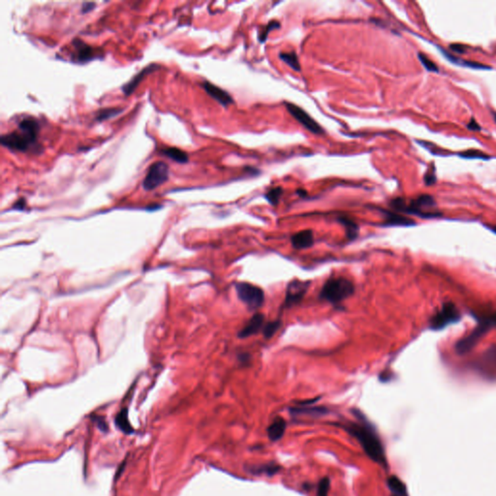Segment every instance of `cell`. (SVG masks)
<instances>
[{"instance_id": "6da1fadb", "label": "cell", "mask_w": 496, "mask_h": 496, "mask_svg": "<svg viewBox=\"0 0 496 496\" xmlns=\"http://www.w3.org/2000/svg\"><path fill=\"white\" fill-rule=\"evenodd\" d=\"M359 422H349L343 425L349 434L354 436L361 444L368 456L383 467L387 466L385 450L375 427L367 420L359 410H353Z\"/></svg>"}, {"instance_id": "7a4b0ae2", "label": "cell", "mask_w": 496, "mask_h": 496, "mask_svg": "<svg viewBox=\"0 0 496 496\" xmlns=\"http://www.w3.org/2000/svg\"><path fill=\"white\" fill-rule=\"evenodd\" d=\"M39 130L40 125L35 119L25 118L19 124L18 130L0 138L1 145L14 151L25 152L35 146Z\"/></svg>"}, {"instance_id": "3957f363", "label": "cell", "mask_w": 496, "mask_h": 496, "mask_svg": "<svg viewBox=\"0 0 496 496\" xmlns=\"http://www.w3.org/2000/svg\"><path fill=\"white\" fill-rule=\"evenodd\" d=\"M435 206V200L432 196L422 194L417 198L406 202L403 198H396L391 201V207L399 212L414 214L422 218H435L441 215L440 212H432L429 209Z\"/></svg>"}, {"instance_id": "277c9868", "label": "cell", "mask_w": 496, "mask_h": 496, "mask_svg": "<svg viewBox=\"0 0 496 496\" xmlns=\"http://www.w3.org/2000/svg\"><path fill=\"white\" fill-rule=\"evenodd\" d=\"M354 284L345 277H331L323 286L320 298L332 304H337L354 294Z\"/></svg>"}, {"instance_id": "5b68a950", "label": "cell", "mask_w": 496, "mask_h": 496, "mask_svg": "<svg viewBox=\"0 0 496 496\" xmlns=\"http://www.w3.org/2000/svg\"><path fill=\"white\" fill-rule=\"evenodd\" d=\"M494 326L491 317L483 318L478 326L472 331L469 334L465 337L459 339L455 344V351L459 355H463L471 351L473 348L477 345V343L481 340V338L490 331V329Z\"/></svg>"}, {"instance_id": "8992f818", "label": "cell", "mask_w": 496, "mask_h": 496, "mask_svg": "<svg viewBox=\"0 0 496 496\" xmlns=\"http://www.w3.org/2000/svg\"><path fill=\"white\" fill-rule=\"evenodd\" d=\"M237 295L250 310L258 309L262 306L265 300L264 291L256 285L248 282H241L236 285Z\"/></svg>"}, {"instance_id": "52a82bcc", "label": "cell", "mask_w": 496, "mask_h": 496, "mask_svg": "<svg viewBox=\"0 0 496 496\" xmlns=\"http://www.w3.org/2000/svg\"><path fill=\"white\" fill-rule=\"evenodd\" d=\"M168 179L169 166L162 161L154 162L149 166L148 173L143 181V187L147 191H151L165 183Z\"/></svg>"}, {"instance_id": "ba28073f", "label": "cell", "mask_w": 496, "mask_h": 496, "mask_svg": "<svg viewBox=\"0 0 496 496\" xmlns=\"http://www.w3.org/2000/svg\"><path fill=\"white\" fill-rule=\"evenodd\" d=\"M460 320V312L453 302H446L442 305L429 320V327L432 330L438 331L444 329L448 325Z\"/></svg>"}, {"instance_id": "9c48e42d", "label": "cell", "mask_w": 496, "mask_h": 496, "mask_svg": "<svg viewBox=\"0 0 496 496\" xmlns=\"http://www.w3.org/2000/svg\"><path fill=\"white\" fill-rule=\"evenodd\" d=\"M286 106L287 111L289 114L298 122L301 124L305 129H307L309 132L315 134V135H322L325 134V131L319 124L310 117L308 113H306L303 109L298 107L297 105L290 103V102H285L284 103Z\"/></svg>"}, {"instance_id": "30bf717a", "label": "cell", "mask_w": 496, "mask_h": 496, "mask_svg": "<svg viewBox=\"0 0 496 496\" xmlns=\"http://www.w3.org/2000/svg\"><path fill=\"white\" fill-rule=\"evenodd\" d=\"M309 285L310 282L300 281V280H294L290 282L286 290L284 305L286 307H292L298 304L305 296Z\"/></svg>"}, {"instance_id": "8fae6325", "label": "cell", "mask_w": 496, "mask_h": 496, "mask_svg": "<svg viewBox=\"0 0 496 496\" xmlns=\"http://www.w3.org/2000/svg\"><path fill=\"white\" fill-rule=\"evenodd\" d=\"M74 47V60L79 63H85L97 57L99 53L95 50L83 42L80 39H75L72 43Z\"/></svg>"}, {"instance_id": "7c38bea8", "label": "cell", "mask_w": 496, "mask_h": 496, "mask_svg": "<svg viewBox=\"0 0 496 496\" xmlns=\"http://www.w3.org/2000/svg\"><path fill=\"white\" fill-rule=\"evenodd\" d=\"M202 86L204 87V89L206 90V92L215 101H217L219 104H221L224 107H227L231 104L234 103V99L233 97L227 92L225 91L222 88H220L219 86L207 82V81H205L203 83H202Z\"/></svg>"}, {"instance_id": "4fadbf2b", "label": "cell", "mask_w": 496, "mask_h": 496, "mask_svg": "<svg viewBox=\"0 0 496 496\" xmlns=\"http://www.w3.org/2000/svg\"><path fill=\"white\" fill-rule=\"evenodd\" d=\"M264 321H265V317L263 314L257 313V314L253 315L249 319L248 324L239 332V336L241 338H247L248 336H251V335L258 333L264 326Z\"/></svg>"}, {"instance_id": "5bb4252c", "label": "cell", "mask_w": 496, "mask_h": 496, "mask_svg": "<svg viewBox=\"0 0 496 496\" xmlns=\"http://www.w3.org/2000/svg\"><path fill=\"white\" fill-rule=\"evenodd\" d=\"M158 68H160V66H159V65H157V64H154V63H152V64L149 65L148 67L144 68V69H143L140 73H138V74L136 75V76H135V77H134V78H133V79H132L129 83H127L125 85H124V87H123V91H124V94H125V95H127V96H128V95H130V94H132V93H133V91H134V90L137 88V86L139 85V83L143 81V79H144L147 75L152 73L153 71H155V70H156V69H158Z\"/></svg>"}, {"instance_id": "9a60e30c", "label": "cell", "mask_w": 496, "mask_h": 496, "mask_svg": "<svg viewBox=\"0 0 496 496\" xmlns=\"http://www.w3.org/2000/svg\"><path fill=\"white\" fill-rule=\"evenodd\" d=\"M291 243L293 248L296 249H304L310 248L313 246L314 237L313 232L311 230H303L298 233H296L292 239Z\"/></svg>"}, {"instance_id": "2e32d148", "label": "cell", "mask_w": 496, "mask_h": 496, "mask_svg": "<svg viewBox=\"0 0 496 496\" xmlns=\"http://www.w3.org/2000/svg\"><path fill=\"white\" fill-rule=\"evenodd\" d=\"M286 426H287V423L284 419H282L280 417H277L276 419H274L267 430L270 440L273 442H276V441L280 440L285 433Z\"/></svg>"}, {"instance_id": "e0dca14e", "label": "cell", "mask_w": 496, "mask_h": 496, "mask_svg": "<svg viewBox=\"0 0 496 496\" xmlns=\"http://www.w3.org/2000/svg\"><path fill=\"white\" fill-rule=\"evenodd\" d=\"M383 213L385 214V226H412L415 225V222L403 215H400L396 212L392 211H387L383 210Z\"/></svg>"}, {"instance_id": "ac0fdd59", "label": "cell", "mask_w": 496, "mask_h": 496, "mask_svg": "<svg viewBox=\"0 0 496 496\" xmlns=\"http://www.w3.org/2000/svg\"><path fill=\"white\" fill-rule=\"evenodd\" d=\"M441 51L444 53V55L446 56L447 59H449L451 62L456 64V65H459V66H464V67H470V68H474V69H490L491 67L490 66H487V65H484V64H481L479 62H476V61H468V60H464V59H461L454 54H451L449 52H447L446 50H441Z\"/></svg>"}, {"instance_id": "d6986e66", "label": "cell", "mask_w": 496, "mask_h": 496, "mask_svg": "<svg viewBox=\"0 0 496 496\" xmlns=\"http://www.w3.org/2000/svg\"><path fill=\"white\" fill-rule=\"evenodd\" d=\"M290 412L294 415H308L312 417H319L328 413V409L324 407H296L291 408Z\"/></svg>"}, {"instance_id": "ffe728a7", "label": "cell", "mask_w": 496, "mask_h": 496, "mask_svg": "<svg viewBox=\"0 0 496 496\" xmlns=\"http://www.w3.org/2000/svg\"><path fill=\"white\" fill-rule=\"evenodd\" d=\"M388 487L392 492V496H408L405 485L397 476H391L388 479Z\"/></svg>"}, {"instance_id": "44dd1931", "label": "cell", "mask_w": 496, "mask_h": 496, "mask_svg": "<svg viewBox=\"0 0 496 496\" xmlns=\"http://www.w3.org/2000/svg\"><path fill=\"white\" fill-rule=\"evenodd\" d=\"M161 152H162V154H164L165 156L171 158L172 160H174V161L177 162V163L184 164V163L188 162V155H187V153L184 152L181 149H177V148L163 149Z\"/></svg>"}, {"instance_id": "7402d4cb", "label": "cell", "mask_w": 496, "mask_h": 496, "mask_svg": "<svg viewBox=\"0 0 496 496\" xmlns=\"http://www.w3.org/2000/svg\"><path fill=\"white\" fill-rule=\"evenodd\" d=\"M280 470V466L274 463H268V464H261V465H255L252 466L248 471L254 475H267V476H273Z\"/></svg>"}, {"instance_id": "603a6c76", "label": "cell", "mask_w": 496, "mask_h": 496, "mask_svg": "<svg viewBox=\"0 0 496 496\" xmlns=\"http://www.w3.org/2000/svg\"><path fill=\"white\" fill-rule=\"evenodd\" d=\"M116 424L118 425V427L123 430L125 433L127 434H130L132 433L134 430L130 424V422L128 421V412H127V409H123L117 416L116 418Z\"/></svg>"}, {"instance_id": "cb8c5ba5", "label": "cell", "mask_w": 496, "mask_h": 496, "mask_svg": "<svg viewBox=\"0 0 496 496\" xmlns=\"http://www.w3.org/2000/svg\"><path fill=\"white\" fill-rule=\"evenodd\" d=\"M338 221L342 224L346 231V236L349 240H355L359 234V227L352 219L348 217H339Z\"/></svg>"}, {"instance_id": "d4e9b609", "label": "cell", "mask_w": 496, "mask_h": 496, "mask_svg": "<svg viewBox=\"0 0 496 496\" xmlns=\"http://www.w3.org/2000/svg\"><path fill=\"white\" fill-rule=\"evenodd\" d=\"M279 58L284 61L286 64H288L293 70L295 71H300L301 67L298 61V55L296 52H280L279 53Z\"/></svg>"}, {"instance_id": "484cf974", "label": "cell", "mask_w": 496, "mask_h": 496, "mask_svg": "<svg viewBox=\"0 0 496 496\" xmlns=\"http://www.w3.org/2000/svg\"><path fill=\"white\" fill-rule=\"evenodd\" d=\"M458 156L465 158V159H481V160H488L490 159V156L478 149H467L464 151H461L458 153Z\"/></svg>"}, {"instance_id": "4316f807", "label": "cell", "mask_w": 496, "mask_h": 496, "mask_svg": "<svg viewBox=\"0 0 496 496\" xmlns=\"http://www.w3.org/2000/svg\"><path fill=\"white\" fill-rule=\"evenodd\" d=\"M123 113V109H116V108H111V109H102L99 110L96 114V120L98 122H104L106 120H109L111 118L117 117Z\"/></svg>"}, {"instance_id": "83f0119b", "label": "cell", "mask_w": 496, "mask_h": 496, "mask_svg": "<svg viewBox=\"0 0 496 496\" xmlns=\"http://www.w3.org/2000/svg\"><path fill=\"white\" fill-rule=\"evenodd\" d=\"M280 28V24L279 22L277 21H272L270 22L267 26H265L262 31H260L259 33V36H258V40L260 43H265L266 40L268 39V36L269 34L271 33V30H273V29H278Z\"/></svg>"}, {"instance_id": "f1b7e54d", "label": "cell", "mask_w": 496, "mask_h": 496, "mask_svg": "<svg viewBox=\"0 0 496 496\" xmlns=\"http://www.w3.org/2000/svg\"><path fill=\"white\" fill-rule=\"evenodd\" d=\"M282 194H283V189L281 187H274V188L270 189L265 194V198L272 206H276L280 200V197L282 196Z\"/></svg>"}, {"instance_id": "f546056e", "label": "cell", "mask_w": 496, "mask_h": 496, "mask_svg": "<svg viewBox=\"0 0 496 496\" xmlns=\"http://www.w3.org/2000/svg\"><path fill=\"white\" fill-rule=\"evenodd\" d=\"M418 57L421 61V63L422 64V66L429 72H435V73H438L439 72V68L438 66L431 60L429 59L425 54H423L422 52L418 53Z\"/></svg>"}, {"instance_id": "4dcf8cb0", "label": "cell", "mask_w": 496, "mask_h": 496, "mask_svg": "<svg viewBox=\"0 0 496 496\" xmlns=\"http://www.w3.org/2000/svg\"><path fill=\"white\" fill-rule=\"evenodd\" d=\"M280 327L279 321H273V322L268 323L264 327V335L266 338H271L273 337V334L277 331V330Z\"/></svg>"}, {"instance_id": "1f68e13d", "label": "cell", "mask_w": 496, "mask_h": 496, "mask_svg": "<svg viewBox=\"0 0 496 496\" xmlns=\"http://www.w3.org/2000/svg\"><path fill=\"white\" fill-rule=\"evenodd\" d=\"M330 485H331L330 479L327 477L323 478L318 485L317 496H328L329 491H330Z\"/></svg>"}, {"instance_id": "d6a6232c", "label": "cell", "mask_w": 496, "mask_h": 496, "mask_svg": "<svg viewBox=\"0 0 496 496\" xmlns=\"http://www.w3.org/2000/svg\"><path fill=\"white\" fill-rule=\"evenodd\" d=\"M423 180L427 186L433 185L436 182V171L434 166H431V168L425 173L423 176Z\"/></svg>"}, {"instance_id": "836d02e7", "label": "cell", "mask_w": 496, "mask_h": 496, "mask_svg": "<svg viewBox=\"0 0 496 496\" xmlns=\"http://www.w3.org/2000/svg\"><path fill=\"white\" fill-rule=\"evenodd\" d=\"M450 49L455 52H457V53H463L466 50V46L461 45V44H452V45H450Z\"/></svg>"}, {"instance_id": "e575fe53", "label": "cell", "mask_w": 496, "mask_h": 496, "mask_svg": "<svg viewBox=\"0 0 496 496\" xmlns=\"http://www.w3.org/2000/svg\"><path fill=\"white\" fill-rule=\"evenodd\" d=\"M467 128L470 130V131H473V132H476V131H481V126L479 125V124L476 122V120L474 118H472L470 120V122L467 124Z\"/></svg>"}, {"instance_id": "d590c367", "label": "cell", "mask_w": 496, "mask_h": 496, "mask_svg": "<svg viewBox=\"0 0 496 496\" xmlns=\"http://www.w3.org/2000/svg\"><path fill=\"white\" fill-rule=\"evenodd\" d=\"M94 6H95V3H93V2H85L83 4L82 11H83V13H88L89 11H91L93 9Z\"/></svg>"}, {"instance_id": "8d00e7d4", "label": "cell", "mask_w": 496, "mask_h": 496, "mask_svg": "<svg viewBox=\"0 0 496 496\" xmlns=\"http://www.w3.org/2000/svg\"><path fill=\"white\" fill-rule=\"evenodd\" d=\"M249 360H250V356H249L248 354H247V353H245V354L241 355V357H240V361H241L242 363H245V364H246L247 362H249Z\"/></svg>"}, {"instance_id": "74e56055", "label": "cell", "mask_w": 496, "mask_h": 496, "mask_svg": "<svg viewBox=\"0 0 496 496\" xmlns=\"http://www.w3.org/2000/svg\"><path fill=\"white\" fill-rule=\"evenodd\" d=\"M297 193H298V196H300V197H306L307 196V192L305 190H303V189H298Z\"/></svg>"}, {"instance_id": "f35d334b", "label": "cell", "mask_w": 496, "mask_h": 496, "mask_svg": "<svg viewBox=\"0 0 496 496\" xmlns=\"http://www.w3.org/2000/svg\"><path fill=\"white\" fill-rule=\"evenodd\" d=\"M490 317H491L492 321L494 323V326H496V314H494L493 316H490Z\"/></svg>"}, {"instance_id": "ab89813d", "label": "cell", "mask_w": 496, "mask_h": 496, "mask_svg": "<svg viewBox=\"0 0 496 496\" xmlns=\"http://www.w3.org/2000/svg\"><path fill=\"white\" fill-rule=\"evenodd\" d=\"M489 228H490V229H491V230H492L493 232H495V233H496V225H494V226H490Z\"/></svg>"}, {"instance_id": "60d3db41", "label": "cell", "mask_w": 496, "mask_h": 496, "mask_svg": "<svg viewBox=\"0 0 496 496\" xmlns=\"http://www.w3.org/2000/svg\"><path fill=\"white\" fill-rule=\"evenodd\" d=\"M495 120H496V114H495Z\"/></svg>"}]
</instances>
